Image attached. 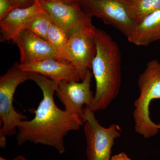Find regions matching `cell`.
Masks as SVG:
<instances>
[{
  "instance_id": "cell-10",
  "label": "cell",
  "mask_w": 160,
  "mask_h": 160,
  "mask_svg": "<svg viewBox=\"0 0 160 160\" xmlns=\"http://www.w3.org/2000/svg\"><path fill=\"white\" fill-rule=\"evenodd\" d=\"M12 41L17 45L19 50V63L22 65L47 58L60 59L47 41L33 34L28 29H24L20 32Z\"/></svg>"
},
{
  "instance_id": "cell-19",
  "label": "cell",
  "mask_w": 160,
  "mask_h": 160,
  "mask_svg": "<svg viewBox=\"0 0 160 160\" xmlns=\"http://www.w3.org/2000/svg\"><path fill=\"white\" fill-rule=\"evenodd\" d=\"M109 160H131L124 152L113 156Z\"/></svg>"
},
{
  "instance_id": "cell-11",
  "label": "cell",
  "mask_w": 160,
  "mask_h": 160,
  "mask_svg": "<svg viewBox=\"0 0 160 160\" xmlns=\"http://www.w3.org/2000/svg\"><path fill=\"white\" fill-rule=\"evenodd\" d=\"M19 66L23 71L42 75L58 83L81 80L79 72L72 64L58 59H45L26 65L19 63Z\"/></svg>"
},
{
  "instance_id": "cell-4",
  "label": "cell",
  "mask_w": 160,
  "mask_h": 160,
  "mask_svg": "<svg viewBox=\"0 0 160 160\" xmlns=\"http://www.w3.org/2000/svg\"><path fill=\"white\" fill-rule=\"evenodd\" d=\"M29 79V72L20 68L19 63H15L0 78V118L2 126L0 135L11 136L17 133L18 125L27 117L13 108V99L17 88Z\"/></svg>"
},
{
  "instance_id": "cell-18",
  "label": "cell",
  "mask_w": 160,
  "mask_h": 160,
  "mask_svg": "<svg viewBox=\"0 0 160 160\" xmlns=\"http://www.w3.org/2000/svg\"><path fill=\"white\" fill-rule=\"evenodd\" d=\"M18 8H26L31 6L34 3L30 0H11Z\"/></svg>"
},
{
  "instance_id": "cell-21",
  "label": "cell",
  "mask_w": 160,
  "mask_h": 160,
  "mask_svg": "<svg viewBox=\"0 0 160 160\" xmlns=\"http://www.w3.org/2000/svg\"><path fill=\"white\" fill-rule=\"evenodd\" d=\"M12 160H27L26 158L23 157L22 155H19L16 158H15Z\"/></svg>"
},
{
  "instance_id": "cell-9",
  "label": "cell",
  "mask_w": 160,
  "mask_h": 160,
  "mask_svg": "<svg viewBox=\"0 0 160 160\" xmlns=\"http://www.w3.org/2000/svg\"><path fill=\"white\" fill-rule=\"evenodd\" d=\"M92 76V72L89 70L82 82L62 81L58 84L55 91L65 110L82 120L85 109L83 106L90 108L94 101V96L91 90Z\"/></svg>"
},
{
  "instance_id": "cell-16",
  "label": "cell",
  "mask_w": 160,
  "mask_h": 160,
  "mask_svg": "<svg viewBox=\"0 0 160 160\" xmlns=\"http://www.w3.org/2000/svg\"><path fill=\"white\" fill-rule=\"evenodd\" d=\"M52 23L49 17L42 11L30 20L25 29L47 41V34Z\"/></svg>"
},
{
  "instance_id": "cell-25",
  "label": "cell",
  "mask_w": 160,
  "mask_h": 160,
  "mask_svg": "<svg viewBox=\"0 0 160 160\" xmlns=\"http://www.w3.org/2000/svg\"><path fill=\"white\" fill-rule=\"evenodd\" d=\"M0 160H9L6 159L4 158H3L2 157H0Z\"/></svg>"
},
{
  "instance_id": "cell-7",
  "label": "cell",
  "mask_w": 160,
  "mask_h": 160,
  "mask_svg": "<svg viewBox=\"0 0 160 160\" xmlns=\"http://www.w3.org/2000/svg\"><path fill=\"white\" fill-rule=\"evenodd\" d=\"M39 2L52 22L63 29L69 37L80 29L92 26V17L83 11L79 2L68 3L62 0Z\"/></svg>"
},
{
  "instance_id": "cell-24",
  "label": "cell",
  "mask_w": 160,
  "mask_h": 160,
  "mask_svg": "<svg viewBox=\"0 0 160 160\" xmlns=\"http://www.w3.org/2000/svg\"><path fill=\"white\" fill-rule=\"evenodd\" d=\"M157 126L158 128V129H159V130H160V122L158 123V124H157Z\"/></svg>"
},
{
  "instance_id": "cell-23",
  "label": "cell",
  "mask_w": 160,
  "mask_h": 160,
  "mask_svg": "<svg viewBox=\"0 0 160 160\" xmlns=\"http://www.w3.org/2000/svg\"><path fill=\"white\" fill-rule=\"evenodd\" d=\"M30 1H32V2H41V1H43V0H30Z\"/></svg>"
},
{
  "instance_id": "cell-3",
  "label": "cell",
  "mask_w": 160,
  "mask_h": 160,
  "mask_svg": "<svg viewBox=\"0 0 160 160\" xmlns=\"http://www.w3.org/2000/svg\"><path fill=\"white\" fill-rule=\"evenodd\" d=\"M138 85L140 94L135 101L133 118L134 129L145 138L156 135L159 129L150 119L149 106L152 100H160V63L156 60L148 63L140 74Z\"/></svg>"
},
{
  "instance_id": "cell-6",
  "label": "cell",
  "mask_w": 160,
  "mask_h": 160,
  "mask_svg": "<svg viewBox=\"0 0 160 160\" xmlns=\"http://www.w3.org/2000/svg\"><path fill=\"white\" fill-rule=\"evenodd\" d=\"M78 2L86 14L101 18L127 39L137 25L129 13L127 0H78Z\"/></svg>"
},
{
  "instance_id": "cell-1",
  "label": "cell",
  "mask_w": 160,
  "mask_h": 160,
  "mask_svg": "<svg viewBox=\"0 0 160 160\" xmlns=\"http://www.w3.org/2000/svg\"><path fill=\"white\" fill-rule=\"evenodd\" d=\"M29 79L36 83L42 92L43 99L30 121H21L18 126V145L26 142L53 147L60 154L66 150L64 138L69 132L79 129L83 121L77 116L59 109L53 95L58 82L45 76L29 72Z\"/></svg>"
},
{
  "instance_id": "cell-12",
  "label": "cell",
  "mask_w": 160,
  "mask_h": 160,
  "mask_svg": "<svg viewBox=\"0 0 160 160\" xmlns=\"http://www.w3.org/2000/svg\"><path fill=\"white\" fill-rule=\"evenodd\" d=\"M42 11L38 1L29 7L13 9L0 21L1 42L12 41L20 32L25 29L32 18Z\"/></svg>"
},
{
  "instance_id": "cell-13",
  "label": "cell",
  "mask_w": 160,
  "mask_h": 160,
  "mask_svg": "<svg viewBox=\"0 0 160 160\" xmlns=\"http://www.w3.org/2000/svg\"><path fill=\"white\" fill-rule=\"evenodd\" d=\"M128 40L137 46H147L160 40V9L138 23Z\"/></svg>"
},
{
  "instance_id": "cell-22",
  "label": "cell",
  "mask_w": 160,
  "mask_h": 160,
  "mask_svg": "<svg viewBox=\"0 0 160 160\" xmlns=\"http://www.w3.org/2000/svg\"><path fill=\"white\" fill-rule=\"evenodd\" d=\"M62 1L68 3H75L78 2V0H62Z\"/></svg>"
},
{
  "instance_id": "cell-14",
  "label": "cell",
  "mask_w": 160,
  "mask_h": 160,
  "mask_svg": "<svg viewBox=\"0 0 160 160\" xmlns=\"http://www.w3.org/2000/svg\"><path fill=\"white\" fill-rule=\"evenodd\" d=\"M132 18L137 24L160 9V0H127Z\"/></svg>"
},
{
  "instance_id": "cell-8",
  "label": "cell",
  "mask_w": 160,
  "mask_h": 160,
  "mask_svg": "<svg viewBox=\"0 0 160 160\" xmlns=\"http://www.w3.org/2000/svg\"><path fill=\"white\" fill-rule=\"evenodd\" d=\"M96 27L93 25L80 29L69 37L67 47V59L77 68L81 80L91 69L96 54Z\"/></svg>"
},
{
  "instance_id": "cell-2",
  "label": "cell",
  "mask_w": 160,
  "mask_h": 160,
  "mask_svg": "<svg viewBox=\"0 0 160 160\" xmlns=\"http://www.w3.org/2000/svg\"><path fill=\"white\" fill-rule=\"evenodd\" d=\"M97 52L91 69L95 94L89 109L95 112L106 109L118 96L121 85V53L116 42L106 32L96 28Z\"/></svg>"
},
{
  "instance_id": "cell-15",
  "label": "cell",
  "mask_w": 160,
  "mask_h": 160,
  "mask_svg": "<svg viewBox=\"0 0 160 160\" xmlns=\"http://www.w3.org/2000/svg\"><path fill=\"white\" fill-rule=\"evenodd\" d=\"M69 40V36L66 32L52 23L47 34V42L56 52L59 58L67 62V47Z\"/></svg>"
},
{
  "instance_id": "cell-20",
  "label": "cell",
  "mask_w": 160,
  "mask_h": 160,
  "mask_svg": "<svg viewBox=\"0 0 160 160\" xmlns=\"http://www.w3.org/2000/svg\"><path fill=\"white\" fill-rule=\"evenodd\" d=\"M6 146V136L0 135V147L5 149Z\"/></svg>"
},
{
  "instance_id": "cell-17",
  "label": "cell",
  "mask_w": 160,
  "mask_h": 160,
  "mask_svg": "<svg viewBox=\"0 0 160 160\" xmlns=\"http://www.w3.org/2000/svg\"><path fill=\"white\" fill-rule=\"evenodd\" d=\"M17 8L18 7L11 0H0V21L5 18Z\"/></svg>"
},
{
  "instance_id": "cell-5",
  "label": "cell",
  "mask_w": 160,
  "mask_h": 160,
  "mask_svg": "<svg viewBox=\"0 0 160 160\" xmlns=\"http://www.w3.org/2000/svg\"><path fill=\"white\" fill-rule=\"evenodd\" d=\"M94 112L88 107L84 109L82 120L85 122L87 158L88 160H109L114 140L121 136L120 128L115 124L108 128L101 126Z\"/></svg>"
}]
</instances>
